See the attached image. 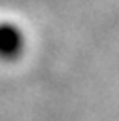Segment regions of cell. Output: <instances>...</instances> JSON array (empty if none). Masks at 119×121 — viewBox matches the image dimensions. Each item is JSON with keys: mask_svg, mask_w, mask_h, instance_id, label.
<instances>
[{"mask_svg": "<svg viewBox=\"0 0 119 121\" xmlns=\"http://www.w3.org/2000/svg\"><path fill=\"white\" fill-rule=\"evenodd\" d=\"M21 51V36L9 25H0V57H13Z\"/></svg>", "mask_w": 119, "mask_h": 121, "instance_id": "cell-1", "label": "cell"}]
</instances>
